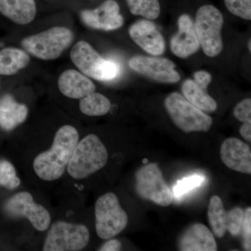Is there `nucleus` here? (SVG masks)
Segmentation results:
<instances>
[{"label":"nucleus","mask_w":251,"mask_h":251,"mask_svg":"<svg viewBox=\"0 0 251 251\" xmlns=\"http://www.w3.org/2000/svg\"><path fill=\"white\" fill-rule=\"evenodd\" d=\"M77 130L70 125L61 127L56 133L52 148L40 153L33 166L36 174L45 181H54L62 176L78 143Z\"/></svg>","instance_id":"1"},{"label":"nucleus","mask_w":251,"mask_h":251,"mask_svg":"<svg viewBox=\"0 0 251 251\" xmlns=\"http://www.w3.org/2000/svg\"><path fill=\"white\" fill-rule=\"evenodd\" d=\"M108 159V151L99 137L88 135L77 143L67 166L68 173L74 179H84L103 168Z\"/></svg>","instance_id":"2"},{"label":"nucleus","mask_w":251,"mask_h":251,"mask_svg":"<svg viewBox=\"0 0 251 251\" xmlns=\"http://www.w3.org/2000/svg\"><path fill=\"white\" fill-rule=\"evenodd\" d=\"M74 32L69 28L54 27L21 41L23 49L36 58L53 60L69 47L74 41Z\"/></svg>","instance_id":"3"},{"label":"nucleus","mask_w":251,"mask_h":251,"mask_svg":"<svg viewBox=\"0 0 251 251\" xmlns=\"http://www.w3.org/2000/svg\"><path fill=\"white\" fill-rule=\"evenodd\" d=\"M224 18L221 11L212 5H204L198 9L194 27L200 46L204 53L215 57L224 49L222 31Z\"/></svg>","instance_id":"4"},{"label":"nucleus","mask_w":251,"mask_h":251,"mask_svg":"<svg viewBox=\"0 0 251 251\" xmlns=\"http://www.w3.org/2000/svg\"><path fill=\"white\" fill-rule=\"evenodd\" d=\"M165 106L173 123L185 133L210 130L212 118L189 103L181 94L173 92L168 96Z\"/></svg>","instance_id":"5"},{"label":"nucleus","mask_w":251,"mask_h":251,"mask_svg":"<svg viewBox=\"0 0 251 251\" xmlns=\"http://www.w3.org/2000/svg\"><path fill=\"white\" fill-rule=\"evenodd\" d=\"M70 57L82 74L95 80H112L120 74V67L117 63L103 59L85 41H78L74 45Z\"/></svg>","instance_id":"6"},{"label":"nucleus","mask_w":251,"mask_h":251,"mask_svg":"<svg viewBox=\"0 0 251 251\" xmlns=\"http://www.w3.org/2000/svg\"><path fill=\"white\" fill-rule=\"evenodd\" d=\"M96 230L102 239L118 235L126 227L128 218L120 206L116 195L107 193L97 200L95 204Z\"/></svg>","instance_id":"7"},{"label":"nucleus","mask_w":251,"mask_h":251,"mask_svg":"<svg viewBox=\"0 0 251 251\" xmlns=\"http://www.w3.org/2000/svg\"><path fill=\"white\" fill-rule=\"evenodd\" d=\"M136 192L143 199L162 206L171 205L174 196L156 163H148L135 175Z\"/></svg>","instance_id":"8"},{"label":"nucleus","mask_w":251,"mask_h":251,"mask_svg":"<svg viewBox=\"0 0 251 251\" xmlns=\"http://www.w3.org/2000/svg\"><path fill=\"white\" fill-rule=\"evenodd\" d=\"M90 232L84 225L58 221L51 227L44 244V251H76L87 247Z\"/></svg>","instance_id":"9"},{"label":"nucleus","mask_w":251,"mask_h":251,"mask_svg":"<svg viewBox=\"0 0 251 251\" xmlns=\"http://www.w3.org/2000/svg\"><path fill=\"white\" fill-rule=\"evenodd\" d=\"M128 65L140 75L161 83H176L181 80L179 73L175 70L176 65L169 59L137 55L130 59Z\"/></svg>","instance_id":"10"},{"label":"nucleus","mask_w":251,"mask_h":251,"mask_svg":"<svg viewBox=\"0 0 251 251\" xmlns=\"http://www.w3.org/2000/svg\"><path fill=\"white\" fill-rule=\"evenodd\" d=\"M5 210L13 217H26L33 227L39 231L46 230L50 224L49 211L33 201L28 192H21L10 198L5 204Z\"/></svg>","instance_id":"11"},{"label":"nucleus","mask_w":251,"mask_h":251,"mask_svg":"<svg viewBox=\"0 0 251 251\" xmlns=\"http://www.w3.org/2000/svg\"><path fill=\"white\" fill-rule=\"evenodd\" d=\"M80 18L86 26L98 30H116L125 23L120 6L115 0H107L95 9L81 11Z\"/></svg>","instance_id":"12"},{"label":"nucleus","mask_w":251,"mask_h":251,"mask_svg":"<svg viewBox=\"0 0 251 251\" xmlns=\"http://www.w3.org/2000/svg\"><path fill=\"white\" fill-rule=\"evenodd\" d=\"M130 37L145 52L153 56L164 53L166 42L156 25L148 19L140 20L128 30Z\"/></svg>","instance_id":"13"},{"label":"nucleus","mask_w":251,"mask_h":251,"mask_svg":"<svg viewBox=\"0 0 251 251\" xmlns=\"http://www.w3.org/2000/svg\"><path fill=\"white\" fill-rule=\"evenodd\" d=\"M198 41L194 23L187 14H183L178 19V31L172 37L171 49L176 57L186 59L198 52Z\"/></svg>","instance_id":"14"},{"label":"nucleus","mask_w":251,"mask_h":251,"mask_svg":"<svg viewBox=\"0 0 251 251\" xmlns=\"http://www.w3.org/2000/svg\"><path fill=\"white\" fill-rule=\"evenodd\" d=\"M221 158L229 169L251 174V150L247 143L237 138H229L221 147Z\"/></svg>","instance_id":"15"},{"label":"nucleus","mask_w":251,"mask_h":251,"mask_svg":"<svg viewBox=\"0 0 251 251\" xmlns=\"http://www.w3.org/2000/svg\"><path fill=\"white\" fill-rule=\"evenodd\" d=\"M178 249L181 251H216L217 244L210 229L202 224H195L181 234Z\"/></svg>","instance_id":"16"},{"label":"nucleus","mask_w":251,"mask_h":251,"mask_svg":"<svg viewBox=\"0 0 251 251\" xmlns=\"http://www.w3.org/2000/svg\"><path fill=\"white\" fill-rule=\"evenodd\" d=\"M58 87L65 97L81 99L96 91L92 81L82 73L74 69L65 71L58 80Z\"/></svg>","instance_id":"17"},{"label":"nucleus","mask_w":251,"mask_h":251,"mask_svg":"<svg viewBox=\"0 0 251 251\" xmlns=\"http://www.w3.org/2000/svg\"><path fill=\"white\" fill-rule=\"evenodd\" d=\"M0 12L13 22L27 25L36 14L34 0H0Z\"/></svg>","instance_id":"18"},{"label":"nucleus","mask_w":251,"mask_h":251,"mask_svg":"<svg viewBox=\"0 0 251 251\" xmlns=\"http://www.w3.org/2000/svg\"><path fill=\"white\" fill-rule=\"evenodd\" d=\"M28 108L18 103L12 96L5 95L0 100V126L5 130H11L25 121Z\"/></svg>","instance_id":"19"},{"label":"nucleus","mask_w":251,"mask_h":251,"mask_svg":"<svg viewBox=\"0 0 251 251\" xmlns=\"http://www.w3.org/2000/svg\"><path fill=\"white\" fill-rule=\"evenodd\" d=\"M181 92L189 103L202 111L213 112L217 110L216 100L208 94L206 89L201 87L194 80H185L181 87Z\"/></svg>","instance_id":"20"},{"label":"nucleus","mask_w":251,"mask_h":251,"mask_svg":"<svg viewBox=\"0 0 251 251\" xmlns=\"http://www.w3.org/2000/svg\"><path fill=\"white\" fill-rule=\"evenodd\" d=\"M30 58L23 50L7 48L0 50V75H12L25 69Z\"/></svg>","instance_id":"21"},{"label":"nucleus","mask_w":251,"mask_h":251,"mask_svg":"<svg viewBox=\"0 0 251 251\" xmlns=\"http://www.w3.org/2000/svg\"><path fill=\"white\" fill-rule=\"evenodd\" d=\"M227 211L224 202L218 196L211 197L208 207V219L212 233L218 238L224 237L227 231Z\"/></svg>","instance_id":"22"},{"label":"nucleus","mask_w":251,"mask_h":251,"mask_svg":"<svg viewBox=\"0 0 251 251\" xmlns=\"http://www.w3.org/2000/svg\"><path fill=\"white\" fill-rule=\"evenodd\" d=\"M80 111L87 116H103L111 108V102L103 94L92 92L81 99Z\"/></svg>","instance_id":"23"},{"label":"nucleus","mask_w":251,"mask_h":251,"mask_svg":"<svg viewBox=\"0 0 251 251\" xmlns=\"http://www.w3.org/2000/svg\"><path fill=\"white\" fill-rule=\"evenodd\" d=\"M130 12L148 20H155L161 13L158 0H125Z\"/></svg>","instance_id":"24"},{"label":"nucleus","mask_w":251,"mask_h":251,"mask_svg":"<svg viewBox=\"0 0 251 251\" xmlns=\"http://www.w3.org/2000/svg\"><path fill=\"white\" fill-rule=\"evenodd\" d=\"M204 176L202 175H193L180 180L175 185L173 188V196L176 199H180L181 197L191 192L195 188L199 187L204 183Z\"/></svg>","instance_id":"25"},{"label":"nucleus","mask_w":251,"mask_h":251,"mask_svg":"<svg viewBox=\"0 0 251 251\" xmlns=\"http://www.w3.org/2000/svg\"><path fill=\"white\" fill-rule=\"evenodd\" d=\"M21 184L14 166L7 161H0V186L14 189Z\"/></svg>","instance_id":"26"},{"label":"nucleus","mask_w":251,"mask_h":251,"mask_svg":"<svg viewBox=\"0 0 251 251\" xmlns=\"http://www.w3.org/2000/svg\"><path fill=\"white\" fill-rule=\"evenodd\" d=\"M225 4L231 14L251 21V0H225Z\"/></svg>","instance_id":"27"},{"label":"nucleus","mask_w":251,"mask_h":251,"mask_svg":"<svg viewBox=\"0 0 251 251\" xmlns=\"http://www.w3.org/2000/svg\"><path fill=\"white\" fill-rule=\"evenodd\" d=\"M244 212L241 207H234L227 211V231L234 237H237L242 233Z\"/></svg>","instance_id":"28"},{"label":"nucleus","mask_w":251,"mask_h":251,"mask_svg":"<svg viewBox=\"0 0 251 251\" xmlns=\"http://www.w3.org/2000/svg\"><path fill=\"white\" fill-rule=\"evenodd\" d=\"M234 115L243 123L251 122V99H246L238 103L234 109Z\"/></svg>","instance_id":"29"},{"label":"nucleus","mask_w":251,"mask_h":251,"mask_svg":"<svg viewBox=\"0 0 251 251\" xmlns=\"http://www.w3.org/2000/svg\"><path fill=\"white\" fill-rule=\"evenodd\" d=\"M244 239V247L247 251L251 248V208L249 207L244 212L242 233Z\"/></svg>","instance_id":"30"},{"label":"nucleus","mask_w":251,"mask_h":251,"mask_svg":"<svg viewBox=\"0 0 251 251\" xmlns=\"http://www.w3.org/2000/svg\"><path fill=\"white\" fill-rule=\"evenodd\" d=\"M193 77H194V80L196 81V83L206 90L212 80L211 74L209 72L203 70L198 71L194 73Z\"/></svg>","instance_id":"31"},{"label":"nucleus","mask_w":251,"mask_h":251,"mask_svg":"<svg viewBox=\"0 0 251 251\" xmlns=\"http://www.w3.org/2000/svg\"><path fill=\"white\" fill-rule=\"evenodd\" d=\"M122 244L117 239H111L105 243V244L99 249L100 251H117L121 249Z\"/></svg>","instance_id":"32"},{"label":"nucleus","mask_w":251,"mask_h":251,"mask_svg":"<svg viewBox=\"0 0 251 251\" xmlns=\"http://www.w3.org/2000/svg\"><path fill=\"white\" fill-rule=\"evenodd\" d=\"M239 133L247 141L251 143V122H245L243 123L240 129H239Z\"/></svg>","instance_id":"33"},{"label":"nucleus","mask_w":251,"mask_h":251,"mask_svg":"<svg viewBox=\"0 0 251 251\" xmlns=\"http://www.w3.org/2000/svg\"><path fill=\"white\" fill-rule=\"evenodd\" d=\"M251 39L249 41V44H248V48H249V51H251Z\"/></svg>","instance_id":"34"}]
</instances>
